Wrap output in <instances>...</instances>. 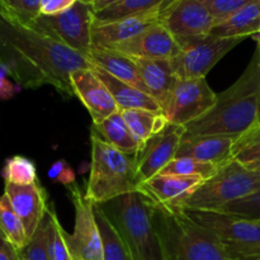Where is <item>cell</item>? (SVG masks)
I'll return each mask as SVG.
<instances>
[{
    "mask_svg": "<svg viewBox=\"0 0 260 260\" xmlns=\"http://www.w3.org/2000/svg\"><path fill=\"white\" fill-rule=\"evenodd\" d=\"M0 65L19 86L50 85L62 98L75 96L71 73L93 65L37 19L25 20L0 0Z\"/></svg>",
    "mask_w": 260,
    "mask_h": 260,
    "instance_id": "6da1fadb",
    "label": "cell"
},
{
    "mask_svg": "<svg viewBox=\"0 0 260 260\" xmlns=\"http://www.w3.org/2000/svg\"><path fill=\"white\" fill-rule=\"evenodd\" d=\"M260 126V68L258 53L243 75L222 93L215 106L184 126V136L223 135L240 137Z\"/></svg>",
    "mask_w": 260,
    "mask_h": 260,
    "instance_id": "7a4b0ae2",
    "label": "cell"
},
{
    "mask_svg": "<svg viewBox=\"0 0 260 260\" xmlns=\"http://www.w3.org/2000/svg\"><path fill=\"white\" fill-rule=\"evenodd\" d=\"M151 205L162 260H238L212 233L194 222L184 208Z\"/></svg>",
    "mask_w": 260,
    "mask_h": 260,
    "instance_id": "3957f363",
    "label": "cell"
},
{
    "mask_svg": "<svg viewBox=\"0 0 260 260\" xmlns=\"http://www.w3.org/2000/svg\"><path fill=\"white\" fill-rule=\"evenodd\" d=\"M99 207L124 241L134 260H162L152 205L140 190L119 196Z\"/></svg>",
    "mask_w": 260,
    "mask_h": 260,
    "instance_id": "277c9868",
    "label": "cell"
},
{
    "mask_svg": "<svg viewBox=\"0 0 260 260\" xmlns=\"http://www.w3.org/2000/svg\"><path fill=\"white\" fill-rule=\"evenodd\" d=\"M90 174L85 198L101 206L126 193L139 190L135 155H128L112 145L90 136Z\"/></svg>",
    "mask_w": 260,
    "mask_h": 260,
    "instance_id": "5b68a950",
    "label": "cell"
},
{
    "mask_svg": "<svg viewBox=\"0 0 260 260\" xmlns=\"http://www.w3.org/2000/svg\"><path fill=\"white\" fill-rule=\"evenodd\" d=\"M259 189L260 170L251 169L233 159L218 168L212 178L205 180L182 208L216 212L223 206L248 197Z\"/></svg>",
    "mask_w": 260,
    "mask_h": 260,
    "instance_id": "8992f818",
    "label": "cell"
},
{
    "mask_svg": "<svg viewBox=\"0 0 260 260\" xmlns=\"http://www.w3.org/2000/svg\"><path fill=\"white\" fill-rule=\"evenodd\" d=\"M185 212L194 222L212 233L235 259L260 258V221L213 211L185 210Z\"/></svg>",
    "mask_w": 260,
    "mask_h": 260,
    "instance_id": "52a82bcc",
    "label": "cell"
},
{
    "mask_svg": "<svg viewBox=\"0 0 260 260\" xmlns=\"http://www.w3.org/2000/svg\"><path fill=\"white\" fill-rule=\"evenodd\" d=\"M245 38H218L207 36L192 41L180 48V52L170 60L178 79H206L213 66Z\"/></svg>",
    "mask_w": 260,
    "mask_h": 260,
    "instance_id": "ba28073f",
    "label": "cell"
},
{
    "mask_svg": "<svg viewBox=\"0 0 260 260\" xmlns=\"http://www.w3.org/2000/svg\"><path fill=\"white\" fill-rule=\"evenodd\" d=\"M75 208L74 233L66 234L73 260H104L103 240L96 223L94 205L75 184L66 188Z\"/></svg>",
    "mask_w": 260,
    "mask_h": 260,
    "instance_id": "9c48e42d",
    "label": "cell"
},
{
    "mask_svg": "<svg viewBox=\"0 0 260 260\" xmlns=\"http://www.w3.org/2000/svg\"><path fill=\"white\" fill-rule=\"evenodd\" d=\"M217 101V94L206 79H177L162 113L169 123L184 127L207 113Z\"/></svg>",
    "mask_w": 260,
    "mask_h": 260,
    "instance_id": "30bf717a",
    "label": "cell"
},
{
    "mask_svg": "<svg viewBox=\"0 0 260 260\" xmlns=\"http://www.w3.org/2000/svg\"><path fill=\"white\" fill-rule=\"evenodd\" d=\"M160 23L182 48L192 41L210 36L216 20L201 0H174L161 12Z\"/></svg>",
    "mask_w": 260,
    "mask_h": 260,
    "instance_id": "8fae6325",
    "label": "cell"
},
{
    "mask_svg": "<svg viewBox=\"0 0 260 260\" xmlns=\"http://www.w3.org/2000/svg\"><path fill=\"white\" fill-rule=\"evenodd\" d=\"M41 24L55 33L63 43L88 57L91 50V27L94 22L93 5L78 0L73 8L61 14L37 18Z\"/></svg>",
    "mask_w": 260,
    "mask_h": 260,
    "instance_id": "7c38bea8",
    "label": "cell"
},
{
    "mask_svg": "<svg viewBox=\"0 0 260 260\" xmlns=\"http://www.w3.org/2000/svg\"><path fill=\"white\" fill-rule=\"evenodd\" d=\"M184 136V127L169 123L161 132L150 137L135 154L137 183L147 182L175 159Z\"/></svg>",
    "mask_w": 260,
    "mask_h": 260,
    "instance_id": "4fadbf2b",
    "label": "cell"
},
{
    "mask_svg": "<svg viewBox=\"0 0 260 260\" xmlns=\"http://www.w3.org/2000/svg\"><path fill=\"white\" fill-rule=\"evenodd\" d=\"M70 80L74 94L88 109L93 123H101L119 111L111 91L91 69L74 71Z\"/></svg>",
    "mask_w": 260,
    "mask_h": 260,
    "instance_id": "5bb4252c",
    "label": "cell"
},
{
    "mask_svg": "<svg viewBox=\"0 0 260 260\" xmlns=\"http://www.w3.org/2000/svg\"><path fill=\"white\" fill-rule=\"evenodd\" d=\"M134 58L172 60L180 52V46L161 23L151 25L136 37L109 47Z\"/></svg>",
    "mask_w": 260,
    "mask_h": 260,
    "instance_id": "9a60e30c",
    "label": "cell"
},
{
    "mask_svg": "<svg viewBox=\"0 0 260 260\" xmlns=\"http://www.w3.org/2000/svg\"><path fill=\"white\" fill-rule=\"evenodd\" d=\"M164 8H156L141 14L129 15L111 22H93L91 47L109 48L114 45L136 37L145 29L160 22Z\"/></svg>",
    "mask_w": 260,
    "mask_h": 260,
    "instance_id": "2e32d148",
    "label": "cell"
},
{
    "mask_svg": "<svg viewBox=\"0 0 260 260\" xmlns=\"http://www.w3.org/2000/svg\"><path fill=\"white\" fill-rule=\"evenodd\" d=\"M4 194L22 221L28 239L32 238L48 211V197L40 180L29 185L5 184Z\"/></svg>",
    "mask_w": 260,
    "mask_h": 260,
    "instance_id": "e0dca14e",
    "label": "cell"
},
{
    "mask_svg": "<svg viewBox=\"0 0 260 260\" xmlns=\"http://www.w3.org/2000/svg\"><path fill=\"white\" fill-rule=\"evenodd\" d=\"M205 179L201 177L157 174L139 185V190L155 205L165 207H183Z\"/></svg>",
    "mask_w": 260,
    "mask_h": 260,
    "instance_id": "ac0fdd59",
    "label": "cell"
},
{
    "mask_svg": "<svg viewBox=\"0 0 260 260\" xmlns=\"http://www.w3.org/2000/svg\"><path fill=\"white\" fill-rule=\"evenodd\" d=\"M238 137L223 135L183 136L175 157H188L222 167L233 160L234 145Z\"/></svg>",
    "mask_w": 260,
    "mask_h": 260,
    "instance_id": "d6986e66",
    "label": "cell"
},
{
    "mask_svg": "<svg viewBox=\"0 0 260 260\" xmlns=\"http://www.w3.org/2000/svg\"><path fill=\"white\" fill-rule=\"evenodd\" d=\"M134 61L145 91L160 104L161 109H164L178 79L173 71L170 60L134 58Z\"/></svg>",
    "mask_w": 260,
    "mask_h": 260,
    "instance_id": "ffe728a7",
    "label": "cell"
},
{
    "mask_svg": "<svg viewBox=\"0 0 260 260\" xmlns=\"http://www.w3.org/2000/svg\"><path fill=\"white\" fill-rule=\"evenodd\" d=\"M91 70L106 84L108 90L111 91L112 96L116 101L119 111H126V109H144V111L155 112V113H162V109L160 107V104L147 93L129 85V84L124 83V81L113 78V76L107 74L102 69L96 68V66L93 65Z\"/></svg>",
    "mask_w": 260,
    "mask_h": 260,
    "instance_id": "44dd1931",
    "label": "cell"
},
{
    "mask_svg": "<svg viewBox=\"0 0 260 260\" xmlns=\"http://www.w3.org/2000/svg\"><path fill=\"white\" fill-rule=\"evenodd\" d=\"M88 58L94 66L104 70L113 78L145 91L144 85L140 80L136 63L134 58L129 56L119 53L114 50H109V48L91 47Z\"/></svg>",
    "mask_w": 260,
    "mask_h": 260,
    "instance_id": "7402d4cb",
    "label": "cell"
},
{
    "mask_svg": "<svg viewBox=\"0 0 260 260\" xmlns=\"http://www.w3.org/2000/svg\"><path fill=\"white\" fill-rule=\"evenodd\" d=\"M260 32V0L250 3L234 13L231 17L217 23L210 36L218 38H231L255 36Z\"/></svg>",
    "mask_w": 260,
    "mask_h": 260,
    "instance_id": "603a6c76",
    "label": "cell"
},
{
    "mask_svg": "<svg viewBox=\"0 0 260 260\" xmlns=\"http://www.w3.org/2000/svg\"><path fill=\"white\" fill-rule=\"evenodd\" d=\"M90 136L98 137L99 140L121 150L124 154L135 155L140 149L122 117L121 111L112 114L101 123L91 124Z\"/></svg>",
    "mask_w": 260,
    "mask_h": 260,
    "instance_id": "cb8c5ba5",
    "label": "cell"
},
{
    "mask_svg": "<svg viewBox=\"0 0 260 260\" xmlns=\"http://www.w3.org/2000/svg\"><path fill=\"white\" fill-rule=\"evenodd\" d=\"M121 113L140 147L150 137L161 132L169 124L164 113H155L144 109H126L121 111Z\"/></svg>",
    "mask_w": 260,
    "mask_h": 260,
    "instance_id": "d4e9b609",
    "label": "cell"
},
{
    "mask_svg": "<svg viewBox=\"0 0 260 260\" xmlns=\"http://www.w3.org/2000/svg\"><path fill=\"white\" fill-rule=\"evenodd\" d=\"M52 210L48 208L45 218L25 246L18 250L20 260H52Z\"/></svg>",
    "mask_w": 260,
    "mask_h": 260,
    "instance_id": "484cf974",
    "label": "cell"
},
{
    "mask_svg": "<svg viewBox=\"0 0 260 260\" xmlns=\"http://www.w3.org/2000/svg\"><path fill=\"white\" fill-rule=\"evenodd\" d=\"M174 0H117L104 9L94 12L95 22H111L129 15L141 14L156 8H167Z\"/></svg>",
    "mask_w": 260,
    "mask_h": 260,
    "instance_id": "4316f807",
    "label": "cell"
},
{
    "mask_svg": "<svg viewBox=\"0 0 260 260\" xmlns=\"http://www.w3.org/2000/svg\"><path fill=\"white\" fill-rule=\"evenodd\" d=\"M94 213L103 240L104 260H134L124 241L99 206L94 205Z\"/></svg>",
    "mask_w": 260,
    "mask_h": 260,
    "instance_id": "83f0119b",
    "label": "cell"
},
{
    "mask_svg": "<svg viewBox=\"0 0 260 260\" xmlns=\"http://www.w3.org/2000/svg\"><path fill=\"white\" fill-rule=\"evenodd\" d=\"M0 231L17 251L24 248L29 240L22 221L13 210L9 198L5 194L0 196Z\"/></svg>",
    "mask_w": 260,
    "mask_h": 260,
    "instance_id": "f1b7e54d",
    "label": "cell"
},
{
    "mask_svg": "<svg viewBox=\"0 0 260 260\" xmlns=\"http://www.w3.org/2000/svg\"><path fill=\"white\" fill-rule=\"evenodd\" d=\"M5 184L29 185L38 180L37 168L30 159L20 155L9 157L2 172Z\"/></svg>",
    "mask_w": 260,
    "mask_h": 260,
    "instance_id": "f546056e",
    "label": "cell"
},
{
    "mask_svg": "<svg viewBox=\"0 0 260 260\" xmlns=\"http://www.w3.org/2000/svg\"><path fill=\"white\" fill-rule=\"evenodd\" d=\"M217 165L210 162L198 161L188 157H175L170 161L160 174L164 175H182V177H201L205 180L210 179L217 173Z\"/></svg>",
    "mask_w": 260,
    "mask_h": 260,
    "instance_id": "4dcf8cb0",
    "label": "cell"
},
{
    "mask_svg": "<svg viewBox=\"0 0 260 260\" xmlns=\"http://www.w3.org/2000/svg\"><path fill=\"white\" fill-rule=\"evenodd\" d=\"M233 159L246 167L260 162V126L236 139Z\"/></svg>",
    "mask_w": 260,
    "mask_h": 260,
    "instance_id": "1f68e13d",
    "label": "cell"
},
{
    "mask_svg": "<svg viewBox=\"0 0 260 260\" xmlns=\"http://www.w3.org/2000/svg\"><path fill=\"white\" fill-rule=\"evenodd\" d=\"M216 212H223L239 216V217L249 218V220L260 221V189L248 197L223 206L221 210L216 211Z\"/></svg>",
    "mask_w": 260,
    "mask_h": 260,
    "instance_id": "d6a6232c",
    "label": "cell"
},
{
    "mask_svg": "<svg viewBox=\"0 0 260 260\" xmlns=\"http://www.w3.org/2000/svg\"><path fill=\"white\" fill-rule=\"evenodd\" d=\"M201 2L207 7L217 24V23L228 19L229 17H231L234 13L240 10L245 5L256 2V0H201Z\"/></svg>",
    "mask_w": 260,
    "mask_h": 260,
    "instance_id": "836d02e7",
    "label": "cell"
},
{
    "mask_svg": "<svg viewBox=\"0 0 260 260\" xmlns=\"http://www.w3.org/2000/svg\"><path fill=\"white\" fill-rule=\"evenodd\" d=\"M52 260H73L66 241V231L58 221L57 215L52 210Z\"/></svg>",
    "mask_w": 260,
    "mask_h": 260,
    "instance_id": "e575fe53",
    "label": "cell"
},
{
    "mask_svg": "<svg viewBox=\"0 0 260 260\" xmlns=\"http://www.w3.org/2000/svg\"><path fill=\"white\" fill-rule=\"evenodd\" d=\"M47 175L52 182L60 183V184L65 185L66 188L75 184V172L65 159H60L53 162L48 169Z\"/></svg>",
    "mask_w": 260,
    "mask_h": 260,
    "instance_id": "d590c367",
    "label": "cell"
},
{
    "mask_svg": "<svg viewBox=\"0 0 260 260\" xmlns=\"http://www.w3.org/2000/svg\"><path fill=\"white\" fill-rule=\"evenodd\" d=\"M5 4L25 20H36L40 17L41 0H4Z\"/></svg>",
    "mask_w": 260,
    "mask_h": 260,
    "instance_id": "8d00e7d4",
    "label": "cell"
},
{
    "mask_svg": "<svg viewBox=\"0 0 260 260\" xmlns=\"http://www.w3.org/2000/svg\"><path fill=\"white\" fill-rule=\"evenodd\" d=\"M78 0H41L40 14L46 17L61 14L76 4Z\"/></svg>",
    "mask_w": 260,
    "mask_h": 260,
    "instance_id": "74e56055",
    "label": "cell"
},
{
    "mask_svg": "<svg viewBox=\"0 0 260 260\" xmlns=\"http://www.w3.org/2000/svg\"><path fill=\"white\" fill-rule=\"evenodd\" d=\"M9 75L7 69L3 65H0V99L2 101H8L13 98L14 94L17 93V88L10 80H8L7 76Z\"/></svg>",
    "mask_w": 260,
    "mask_h": 260,
    "instance_id": "f35d334b",
    "label": "cell"
},
{
    "mask_svg": "<svg viewBox=\"0 0 260 260\" xmlns=\"http://www.w3.org/2000/svg\"><path fill=\"white\" fill-rule=\"evenodd\" d=\"M0 260H18L17 250L8 241L2 231H0Z\"/></svg>",
    "mask_w": 260,
    "mask_h": 260,
    "instance_id": "ab89813d",
    "label": "cell"
},
{
    "mask_svg": "<svg viewBox=\"0 0 260 260\" xmlns=\"http://www.w3.org/2000/svg\"><path fill=\"white\" fill-rule=\"evenodd\" d=\"M117 0H94L93 2V10L94 12H98V10H102L104 9V8H107L108 5L113 4V3H116Z\"/></svg>",
    "mask_w": 260,
    "mask_h": 260,
    "instance_id": "60d3db41",
    "label": "cell"
},
{
    "mask_svg": "<svg viewBox=\"0 0 260 260\" xmlns=\"http://www.w3.org/2000/svg\"><path fill=\"white\" fill-rule=\"evenodd\" d=\"M254 38H255L256 41V53H258V62L260 68V32L256 33V35L254 36Z\"/></svg>",
    "mask_w": 260,
    "mask_h": 260,
    "instance_id": "b9f144b4",
    "label": "cell"
},
{
    "mask_svg": "<svg viewBox=\"0 0 260 260\" xmlns=\"http://www.w3.org/2000/svg\"><path fill=\"white\" fill-rule=\"evenodd\" d=\"M249 168H251V169H255V170H260V162H258V164L249 165Z\"/></svg>",
    "mask_w": 260,
    "mask_h": 260,
    "instance_id": "7bdbcfd3",
    "label": "cell"
},
{
    "mask_svg": "<svg viewBox=\"0 0 260 260\" xmlns=\"http://www.w3.org/2000/svg\"><path fill=\"white\" fill-rule=\"evenodd\" d=\"M18 260H20V259H19V256H18Z\"/></svg>",
    "mask_w": 260,
    "mask_h": 260,
    "instance_id": "ee69618b",
    "label": "cell"
},
{
    "mask_svg": "<svg viewBox=\"0 0 260 260\" xmlns=\"http://www.w3.org/2000/svg\"><path fill=\"white\" fill-rule=\"evenodd\" d=\"M256 260H260V258H259V259H256Z\"/></svg>",
    "mask_w": 260,
    "mask_h": 260,
    "instance_id": "f6af8a7d",
    "label": "cell"
}]
</instances>
